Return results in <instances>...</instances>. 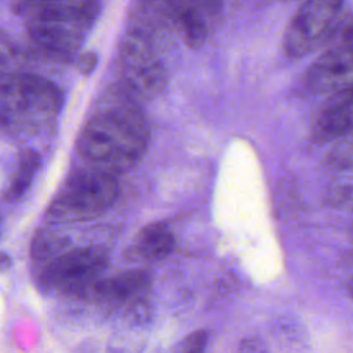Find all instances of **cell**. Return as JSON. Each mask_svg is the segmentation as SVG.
Returning a JSON list of instances; mask_svg holds the SVG:
<instances>
[{"mask_svg":"<svg viewBox=\"0 0 353 353\" xmlns=\"http://www.w3.org/2000/svg\"><path fill=\"white\" fill-rule=\"evenodd\" d=\"M343 0H305L295 11L284 37L287 55L299 58L327 36Z\"/></svg>","mask_w":353,"mask_h":353,"instance_id":"8992f818","label":"cell"},{"mask_svg":"<svg viewBox=\"0 0 353 353\" xmlns=\"http://www.w3.org/2000/svg\"><path fill=\"white\" fill-rule=\"evenodd\" d=\"M97 63H98V57L92 51H84V52L79 54L77 61H76V66L83 74L92 73Z\"/></svg>","mask_w":353,"mask_h":353,"instance_id":"ffe728a7","label":"cell"},{"mask_svg":"<svg viewBox=\"0 0 353 353\" xmlns=\"http://www.w3.org/2000/svg\"><path fill=\"white\" fill-rule=\"evenodd\" d=\"M174 248V236L165 223L156 222L138 232L125 256L135 262H154L165 258Z\"/></svg>","mask_w":353,"mask_h":353,"instance_id":"30bf717a","label":"cell"},{"mask_svg":"<svg viewBox=\"0 0 353 353\" xmlns=\"http://www.w3.org/2000/svg\"><path fill=\"white\" fill-rule=\"evenodd\" d=\"M208 343V334L205 331H196L181 341L178 350L185 353H199L205 349Z\"/></svg>","mask_w":353,"mask_h":353,"instance_id":"e0dca14e","label":"cell"},{"mask_svg":"<svg viewBox=\"0 0 353 353\" xmlns=\"http://www.w3.org/2000/svg\"><path fill=\"white\" fill-rule=\"evenodd\" d=\"M62 1H68V0H10V4H11V10L17 15L29 18L34 12Z\"/></svg>","mask_w":353,"mask_h":353,"instance_id":"2e32d148","label":"cell"},{"mask_svg":"<svg viewBox=\"0 0 353 353\" xmlns=\"http://www.w3.org/2000/svg\"><path fill=\"white\" fill-rule=\"evenodd\" d=\"M347 290H349V292H350V295H352V298H353V279H352V281L349 283V287H347Z\"/></svg>","mask_w":353,"mask_h":353,"instance_id":"603a6c76","label":"cell"},{"mask_svg":"<svg viewBox=\"0 0 353 353\" xmlns=\"http://www.w3.org/2000/svg\"><path fill=\"white\" fill-rule=\"evenodd\" d=\"M353 132V105L327 101L312 124V138L319 143L331 142Z\"/></svg>","mask_w":353,"mask_h":353,"instance_id":"8fae6325","label":"cell"},{"mask_svg":"<svg viewBox=\"0 0 353 353\" xmlns=\"http://www.w3.org/2000/svg\"><path fill=\"white\" fill-rule=\"evenodd\" d=\"M87 29L62 21L28 19L26 33L32 44L55 61H69L80 50Z\"/></svg>","mask_w":353,"mask_h":353,"instance_id":"ba28073f","label":"cell"},{"mask_svg":"<svg viewBox=\"0 0 353 353\" xmlns=\"http://www.w3.org/2000/svg\"><path fill=\"white\" fill-rule=\"evenodd\" d=\"M40 165H41V157L39 152L30 148L23 149L18 154L15 168L3 192V199L7 203H15L21 200L29 190Z\"/></svg>","mask_w":353,"mask_h":353,"instance_id":"7c38bea8","label":"cell"},{"mask_svg":"<svg viewBox=\"0 0 353 353\" xmlns=\"http://www.w3.org/2000/svg\"><path fill=\"white\" fill-rule=\"evenodd\" d=\"M19 55V47L17 41L6 32L0 30V65L12 62Z\"/></svg>","mask_w":353,"mask_h":353,"instance_id":"ac0fdd59","label":"cell"},{"mask_svg":"<svg viewBox=\"0 0 353 353\" xmlns=\"http://www.w3.org/2000/svg\"><path fill=\"white\" fill-rule=\"evenodd\" d=\"M152 284V276L143 269H131L106 279H97L79 295L108 306H127L143 298Z\"/></svg>","mask_w":353,"mask_h":353,"instance_id":"9c48e42d","label":"cell"},{"mask_svg":"<svg viewBox=\"0 0 353 353\" xmlns=\"http://www.w3.org/2000/svg\"><path fill=\"white\" fill-rule=\"evenodd\" d=\"M11 265V258L4 254V252H0V270H6L7 268H10Z\"/></svg>","mask_w":353,"mask_h":353,"instance_id":"44dd1931","label":"cell"},{"mask_svg":"<svg viewBox=\"0 0 353 353\" xmlns=\"http://www.w3.org/2000/svg\"><path fill=\"white\" fill-rule=\"evenodd\" d=\"M328 200L332 205L353 208V185L339 186L328 194Z\"/></svg>","mask_w":353,"mask_h":353,"instance_id":"d6986e66","label":"cell"},{"mask_svg":"<svg viewBox=\"0 0 353 353\" xmlns=\"http://www.w3.org/2000/svg\"><path fill=\"white\" fill-rule=\"evenodd\" d=\"M63 105L59 87L39 74L0 70V124L17 132H43Z\"/></svg>","mask_w":353,"mask_h":353,"instance_id":"7a4b0ae2","label":"cell"},{"mask_svg":"<svg viewBox=\"0 0 353 353\" xmlns=\"http://www.w3.org/2000/svg\"><path fill=\"white\" fill-rule=\"evenodd\" d=\"M203 4H205V6H210V7H214L215 4H216V1L218 0H200Z\"/></svg>","mask_w":353,"mask_h":353,"instance_id":"7402d4cb","label":"cell"},{"mask_svg":"<svg viewBox=\"0 0 353 353\" xmlns=\"http://www.w3.org/2000/svg\"><path fill=\"white\" fill-rule=\"evenodd\" d=\"M69 247V237L52 230L39 229L30 243V256L36 262H48Z\"/></svg>","mask_w":353,"mask_h":353,"instance_id":"4fadbf2b","label":"cell"},{"mask_svg":"<svg viewBox=\"0 0 353 353\" xmlns=\"http://www.w3.org/2000/svg\"><path fill=\"white\" fill-rule=\"evenodd\" d=\"M338 142L330 152L327 163L335 170H352L353 168V132L339 138Z\"/></svg>","mask_w":353,"mask_h":353,"instance_id":"9a60e30c","label":"cell"},{"mask_svg":"<svg viewBox=\"0 0 353 353\" xmlns=\"http://www.w3.org/2000/svg\"><path fill=\"white\" fill-rule=\"evenodd\" d=\"M108 263L109 255L101 247L85 245L65 250L46 262L40 281L47 291L79 295L99 279Z\"/></svg>","mask_w":353,"mask_h":353,"instance_id":"277c9868","label":"cell"},{"mask_svg":"<svg viewBox=\"0 0 353 353\" xmlns=\"http://www.w3.org/2000/svg\"><path fill=\"white\" fill-rule=\"evenodd\" d=\"M112 94L109 103L85 121L76 148L90 167L116 175L142 157L149 142V125L138 101L117 88Z\"/></svg>","mask_w":353,"mask_h":353,"instance_id":"6da1fadb","label":"cell"},{"mask_svg":"<svg viewBox=\"0 0 353 353\" xmlns=\"http://www.w3.org/2000/svg\"><path fill=\"white\" fill-rule=\"evenodd\" d=\"M353 83V29L346 30L310 68L306 84L314 94L334 92Z\"/></svg>","mask_w":353,"mask_h":353,"instance_id":"52a82bcc","label":"cell"},{"mask_svg":"<svg viewBox=\"0 0 353 353\" xmlns=\"http://www.w3.org/2000/svg\"><path fill=\"white\" fill-rule=\"evenodd\" d=\"M176 15L186 46L190 48L200 47L205 40V26L200 15L189 7H182Z\"/></svg>","mask_w":353,"mask_h":353,"instance_id":"5bb4252c","label":"cell"},{"mask_svg":"<svg viewBox=\"0 0 353 353\" xmlns=\"http://www.w3.org/2000/svg\"><path fill=\"white\" fill-rule=\"evenodd\" d=\"M120 79L116 88L139 101L157 95L165 85V70L141 37H125L119 50Z\"/></svg>","mask_w":353,"mask_h":353,"instance_id":"5b68a950","label":"cell"},{"mask_svg":"<svg viewBox=\"0 0 353 353\" xmlns=\"http://www.w3.org/2000/svg\"><path fill=\"white\" fill-rule=\"evenodd\" d=\"M120 193L114 174L88 167L69 175L50 201L46 219L51 223L91 221L105 214Z\"/></svg>","mask_w":353,"mask_h":353,"instance_id":"3957f363","label":"cell"}]
</instances>
